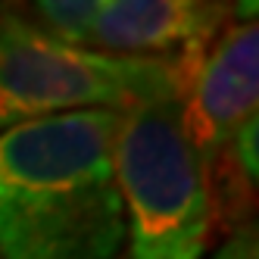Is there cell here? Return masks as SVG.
<instances>
[{"mask_svg": "<svg viewBox=\"0 0 259 259\" xmlns=\"http://www.w3.org/2000/svg\"><path fill=\"white\" fill-rule=\"evenodd\" d=\"M122 113L78 109L0 132V259H116Z\"/></svg>", "mask_w": 259, "mask_h": 259, "instance_id": "1", "label": "cell"}, {"mask_svg": "<svg viewBox=\"0 0 259 259\" xmlns=\"http://www.w3.org/2000/svg\"><path fill=\"white\" fill-rule=\"evenodd\" d=\"M113 169L125 209V259H203L212 200L206 162L181 122V100L125 109Z\"/></svg>", "mask_w": 259, "mask_h": 259, "instance_id": "2", "label": "cell"}, {"mask_svg": "<svg viewBox=\"0 0 259 259\" xmlns=\"http://www.w3.org/2000/svg\"><path fill=\"white\" fill-rule=\"evenodd\" d=\"M188 88L191 78L175 63L78 47L0 10V132L78 109L125 113L141 103L181 100Z\"/></svg>", "mask_w": 259, "mask_h": 259, "instance_id": "3", "label": "cell"}, {"mask_svg": "<svg viewBox=\"0 0 259 259\" xmlns=\"http://www.w3.org/2000/svg\"><path fill=\"white\" fill-rule=\"evenodd\" d=\"M234 0H113L91 28L103 53L175 63L191 81Z\"/></svg>", "mask_w": 259, "mask_h": 259, "instance_id": "4", "label": "cell"}, {"mask_svg": "<svg viewBox=\"0 0 259 259\" xmlns=\"http://www.w3.org/2000/svg\"><path fill=\"white\" fill-rule=\"evenodd\" d=\"M259 28L237 22L209 47L197 78L181 97V122L203 162H212L244 122L256 116Z\"/></svg>", "mask_w": 259, "mask_h": 259, "instance_id": "5", "label": "cell"}, {"mask_svg": "<svg viewBox=\"0 0 259 259\" xmlns=\"http://www.w3.org/2000/svg\"><path fill=\"white\" fill-rule=\"evenodd\" d=\"M31 4L47 25L44 31H50L60 41L88 47L91 28L109 10L113 0H31Z\"/></svg>", "mask_w": 259, "mask_h": 259, "instance_id": "6", "label": "cell"}, {"mask_svg": "<svg viewBox=\"0 0 259 259\" xmlns=\"http://www.w3.org/2000/svg\"><path fill=\"white\" fill-rule=\"evenodd\" d=\"M212 259H256V234L253 228H237L225 244L219 247V253Z\"/></svg>", "mask_w": 259, "mask_h": 259, "instance_id": "7", "label": "cell"}, {"mask_svg": "<svg viewBox=\"0 0 259 259\" xmlns=\"http://www.w3.org/2000/svg\"><path fill=\"white\" fill-rule=\"evenodd\" d=\"M116 259H125V256H116Z\"/></svg>", "mask_w": 259, "mask_h": 259, "instance_id": "8", "label": "cell"}]
</instances>
